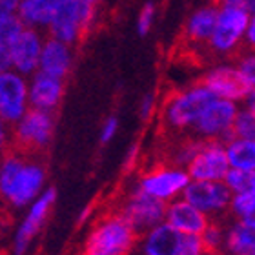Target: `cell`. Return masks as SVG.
Returning <instances> with one entry per match:
<instances>
[{
  "instance_id": "obj_9",
  "label": "cell",
  "mask_w": 255,
  "mask_h": 255,
  "mask_svg": "<svg viewBox=\"0 0 255 255\" xmlns=\"http://www.w3.org/2000/svg\"><path fill=\"white\" fill-rule=\"evenodd\" d=\"M164 212H166L164 202L151 199V197H148L140 190L133 188L129 191V195L121 204V210L117 213L140 237L148 230L155 228L157 224L164 223Z\"/></svg>"
},
{
  "instance_id": "obj_2",
  "label": "cell",
  "mask_w": 255,
  "mask_h": 255,
  "mask_svg": "<svg viewBox=\"0 0 255 255\" xmlns=\"http://www.w3.org/2000/svg\"><path fill=\"white\" fill-rule=\"evenodd\" d=\"M217 18L208 48L215 55H234L245 44V31L254 20V11H250L239 0H219Z\"/></svg>"
},
{
  "instance_id": "obj_3",
  "label": "cell",
  "mask_w": 255,
  "mask_h": 255,
  "mask_svg": "<svg viewBox=\"0 0 255 255\" xmlns=\"http://www.w3.org/2000/svg\"><path fill=\"white\" fill-rule=\"evenodd\" d=\"M137 245V232L119 213H110L93 224L80 255H129Z\"/></svg>"
},
{
  "instance_id": "obj_14",
  "label": "cell",
  "mask_w": 255,
  "mask_h": 255,
  "mask_svg": "<svg viewBox=\"0 0 255 255\" xmlns=\"http://www.w3.org/2000/svg\"><path fill=\"white\" fill-rule=\"evenodd\" d=\"M202 84L212 91L215 99H223V101L235 102V104H243L248 97L255 93V90L248 88L241 80L234 64H221L206 71Z\"/></svg>"
},
{
  "instance_id": "obj_39",
  "label": "cell",
  "mask_w": 255,
  "mask_h": 255,
  "mask_svg": "<svg viewBox=\"0 0 255 255\" xmlns=\"http://www.w3.org/2000/svg\"><path fill=\"white\" fill-rule=\"evenodd\" d=\"M239 2H243V4H245L250 11L255 9V0H239Z\"/></svg>"
},
{
  "instance_id": "obj_17",
  "label": "cell",
  "mask_w": 255,
  "mask_h": 255,
  "mask_svg": "<svg viewBox=\"0 0 255 255\" xmlns=\"http://www.w3.org/2000/svg\"><path fill=\"white\" fill-rule=\"evenodd\" d=\"M210 221L212 219L199 212L195 206H191L182 197L166 204L164 223L179 235H201Z\"/></svg>"
},
{
  "instance_id": "obj_33",
  "label": "cell",
  "mask_w": 255,
  "mask_h": 255,
  "mask_svg": "<svg viewBox=\"0 0 255 255\" xmlns=\"http://www.w3.org/2000/svg\"><path fill=\"white\" fill-rule=\"evenodd\" d=\"M119 129V119L117 117H108L101 128V142H110Z\"/></svg>"
},
{
  "instance_id": "obj_24",
  "label": "cell",
  "mask_w": 255,
  "mask_h": 255,
  "mask_svg": "<svg viewBox=\"0 0 255 255\" xmlns=\"http://www.w3.org/2000/svg\"><path fill=\"white\" fill-rule=\"evenodd\" d=\"M228 212L237 221H255V190L234 193L230 199Z\"/></svg>"
},
{
  "instance_id": "obj_35",
  "label": "cell",
  "mask_w": 255,
  "mask_h": 255,
  "mask_svg": "<svg viewBox=\"0 0 255 255\" xmlns=\"http://www.w3.org/2000/svg\"><path fill=\"white\" fill-rule=\"evenodd\" d=\"M18 4H20V0H0V20L16 16Z\"/></svg>"
},
{
  "instance_id": "obj_38",
  "label": "cell",
  "mask_w": 255,
  "mask_h": 255,
  "mask_svg": "<svg viewBox=\"0 0 255 255\" xmlns=\"http://www.w3.org/2000/svg\"><path fill=\"white\" fill-rule=\"evenodd\" d=\"M9 68V55H7V49H0V73L7 71Z\"/></svg>"
},
{
  "instance_id": "obj_32",
  "label": "cell",
  "mask_w": 255,
  "mask_h": 255,
  "mask_svg": "<svg viewBox=\"0 0 255 255\" xmlns=\"http://www.w3.org/2000/svg\"><path fill=\"white\" fill-rule=\"evenodd\" d=\"M155 16H157V5H155L153 2L144 4L142 9H140V13H138V18H137L138 35H148L149 29L153 27Z\"/></svg>"
},
{
  "instance_id": "obj_25",
  "label": "cell",
  "mask_w": 255,
  "mask_h": 255,
  "mask_svg": "<svg viewBox=\"0 0 255 255\" xmlns=\"http://www.w3.org/2000/svg\"><path fill=\"white\" fill-rule=\"evenodd\" d=\"M232 137L255 138V108L239 104L232 124Z\"/></svg>"
},
{
  "instance_id": "obj_12",
  "label": "cell",
  "mask_w": 255,
  "mask_h": 255,
  "mask_svg": "<svg viewBox=\"0 0 255 255\" xmlns=\"http://www.w3.org/2000/svg\"><path fill=\"white\" fill-rule=\"evenodd\" d=\"M230 166L221 140H201L195 157L186 166L190 181H223Z\"/></svg>"
},
{
  "instance_id": "obj_34",
  "label": "cell",
  "mask_w": 255,
  "mask_h": 255,
  "mask_svg": "<svg viewBox=\"0 0 255 255\" xmlns=\"http://www.w3.org/2000/svg\"><path fill=\"white\" fill-rule=\"evenodd\" d=\"M155 108H157V97H155L153 93H148V95H144V99L140 101L138 113H140V117L146 121V119H149L155 113Z\"/></svg>"
},
{
  "instance_id": "obj_6",
  "label": "cell",
  "mask_w": 255,
  "mask_h": 255,
  "mask_svg": "<svg viewBox=\"0 0 255 255\" xmlns=\"http://www.w3.org/2000/svg\"><path fill=\"white\" fill-rule=\"evenodd\" d=\"M55 117L53 113L40 110H27L13 126H11V142L13 149L26 155H38L48 148L53 137Z\"/></svg>"
},
{
  "instance_id": "obj_28",
  "label": "cell",
  "mask_w": 255,
  "mask_h": 255,
  "mask_svg": "<svg viewBox=\"0 0 255 255\" xmlns=\"http://www.w3.org/2000/svg\"><path fill=\"white\" fill-rule=\"evenodd\" d=\"M224 232L226 230L217 221H210L206 228L202 230V234L199 237H201L202 245H204L208 254H221L224 246Z\"/></svg>"
},
{
  "instance_id": "obj_1",
  "label": "cell",
  "mask_w": 255,
  "mask_h": 255,
  "mask_svg": "<svg viewBox=\"0 0 255 255\" xmlns=\"http://www.w3.org/2000/svg\"><path fill=\"white\" fill-rule=\"evenodd\" d=\"M46 166L37 155L5 149L0 162V197L11 208H27L46 190Z\"/></svg>"
},
{
  "instance_id": "obj_41",
  "label": "cell",
  "mask_w": 255,
  "mask_h": 255,
  "mask_svg": "<svg viewBox=\"0 0 255 255\" xmlns=\"http://www.w3.org/2000/svg\"><path fill=\"white\" fill-rule=\"evenodd\" d=\"M90 2H95V4H99V2H101V0H90Z\"/></svg>"
},
{
  "instance_id": "obj_23",
  "label": "cell",
  "mask_w": 255,
  "mask_h": 255,
  "mask_svg": "<svg viewBox=\"0 0 255 255\" xmlns=\"http://www.w3.org/2000/svg\"><path fill=\"white\" fill-rule=\"evenodd\" d=\"M224 151L232 170L255 171V138L232 137L224 142Z\"/></svg>"
},
{
  "instance_id": "obj_4",
  "label": "cell",
  "mask_w": 255,
  "mask_h": 255,
  "mask_svg": "<svg viewBox=\"0 0 255 255\" xmlns=\"http://www.w3.org/2000/svg\"><path fill=\"white\" fill-rule=\"evenodd\" d=\"M97 5L90 0H59L49 22V37L73 48L88 35L97 18Z\"/></svg>"
},
{
  "instance_id": "obj_8",
  "label": "cell",
  "mask_w": 255,
  "mask_h": 255,
  "mask_svg": "<svg viewBox=\"0 0 255 255\" xmlns=\"http://www.w3.org/2000/svg\"><path fill=\"white\" fill-rule=\"evenodd\" d=\"M239 104L223 99H215L208 104V108L201 113L195 124L191 126V137L199 140H221L226 142L232 138V124Z\"/></svg>"
},
{
  "instance_id": "obj_36",
  "label": "cell",
  "mask_w": 255,
  "mask_h": 255,
  "mask_svg": "<svg viewBox=\"0 0 255 255\" xmlns=\"http://www.w3.org/2000/svg\"><path fill=\"white\" fill-rule=\"evenodd\" d=\"M9 144H11V128L0 121V149L5 151Z\"/></svg>"
},
{
  "instance_id": "obj_15",
  "label": "cell",
  "mask_w": 255,
  "mask_h": 255,
  "mask_svg": "<svg viewBox=\"0 0 255 255\" xmlns=\"http://www.w3.org/2000/svg\"><path fill=\"white\" fill-rule=\"evenodd\" d=\"M44 37L37 29L24 27L15 42L7 49L9 55V68L22 77H31L38 69V59L42 51Z\"/></svg>"
},
{
  "instance_id": "obj_26",
  "label": "cell",
  "mask_w": 255,
  "mask_h": 255,
  "mask_svg": "<svg viewBox=\"0 0 255 255\" xmlns=\"http://www.w3.org/2000/svg\"><path fill=\"white\" fill-rule=\"evenodd\" d=\"M201 146V140L195 137H186L184 140H179V142L173 146L170 153V164L173 166H179V168H184L186 170V166L191 162V159L195 157L197 149Z\"/></svg>"
},
{
  "instance_id": "obj_30",
  "label": "cell",
  "mask_w": 255,
  "mask_h": 255,
  "mask_svg": "<svg viewBox=\"0 0 255 255\" xmlns=\"http://www.w3.org/2000/svg\"><path fill=\"white\" fill-rule=\"evenodd\" d=\"M22 29L24 26L16 16L0 20V49H9V46L18 38Z\"/></svg>"
},
{
  "instance_id": "obj_40",
  "label": "cell",
  "mask_w": 255,
  "mask_h": 255,
  "mask_svg": "<svg viewBox=\"0 0 255 255\" xmlns=\"http://www.w3.org/2000/svg\"><path fill=\"white\" fill-rule=\"evenodd\" d=\"M2 155H4V151H2V149H0V162H2Z\"/></svg>"
},
{
  "instance_id": "obj_22",
  "label": "cell",
  "mask_w": 255,
  "mask_h": 255,
  "mask_svg": "<svg viewBox=\"0 0 255 255\" xmlns=\"http://www.w3.org/2000/svg\"><path fill=\"white\" fill-rule=\"evenodd\" d=\"M217 18V5H202L188 16L184 37L190 44H208Z\"/></svg>"
},
{
  "instance_id": "obj_19",
  "label": "cell",
  "mask_w": 255,
  "mask_h": 255,
  "mask_svg": "<svg viewBox=\"0 0 255 255\" xmlns=\"http://www.w3.org/2000/svg\"><path fill=\"white\" fill-rule=\"evenodd\" d=\"M179 239L181 235L175 230L170 228L166 223H160L140 235L138 245L142 255H177Z\"/></svg>"
},
{
  "instance_id": "obj_29",
  "label": "cell",
  "mask_w": 255,
  "mask_h": 255,
  "mask_svg": "<svg viewBox=\"0 0 255 255\" xmlns=\"http://www.w3.org/2000/svg\"><path fill=\"white\" fill-rule=\"evenodd\" d=\"M235 71L248 88L255 90V55L252 51H245L237 62L234 64Z\"/></svg>"
},
{
  "instance_id": "obj_20",
  "label": "cell",
  "mask_w": 255,
  "mask_h": 255,
  "mask_svg": "<svg viewBox=\"0 0 255 255\" xmlns=\"http://www.w3.org/2000/svg\"><path fill=\"white\" fill-rule=\"evenodd\" d=\"M57 4L59 0H20L16 9V18L22 22L24 27L40 31L49 26Z\"/></svg>"
},
{
  "instance_id": "obj_5",
  "label": "cell",
  "mask_w": 255,
  "mask_h": 255,
  "mask_svg": "<svg viewBox=\"0 0 255 255\" xmlns=\"http://www.w3.org/2000/svg\"><path fill=\"white\" fill-rule=\"evenodd\" d=\"M213 101V93L202 82L175 91L164 101L162 123L171 131H190L197 119L201 117V113Z\"/></svg>"
},
{
  "instance_id": "obj_11",
  "label": "cell",
  "mask_w": 255,
  "mask_h": 255,
  "mask_svg": "<svg viewBox=\"0 0 255 255\" xmlns=\"http://www.w3.org/2000/svg\"><path fill=\"white\" fill-rule=\"evenodd\" d=\"M55 201H57V191L55 188H46L35 201L27 206V212L22 219L20 226L16 228L15 239H13V254L15 255H24L33 243V239L37 237L44 223L48 221L51 208H53Z\"/></svg>"
},
{
  "instance_id": "obj_42",
  "label": "cell",
  "mask_w": 255,
  "mask_h": 255,
  "mask_svg": "<svg viewBox=\"0 0 255 255\" xmlns=\"http://www.w3.org/2000/svg\"><path fill=\"white\" fill-rule=\"evenodd\" d=\"M206 255H224V254H206Z\"/></svg>"
},
{
  "instance_id": "obj_18",
  "label": "cell",
  "mask_w": 255,
  "mask_h": 255,
  "mask_svg": "<svg viewBox=\"0 0 255 255\" xmlns=\"http://www.w3.org/2000/svg\"><path fill=\"white\" fill-rule=\"evenodd\" d=\"M73 60L75 55L71 46L48 37L44 38L37 71H42L46 75L66 80V77H68L71 68H73Z\"/></svg>"
},
{
  "instance_id": "obj_16",
  "label": "cell",
  "mask_w": 255,
  "mask_h": 255,
  "mask_svg": "<svg viewBox=\"0 0 255 255\" xmlns=\"http://www.w3.org/2000/svg\"><path fill=\"white\" fill-rule=\"evenodd\" d=\"M64 91L66 82L62 79L46 75L42 71H35L27 79V102L31 110L53 113L62 102Z\"/></svg>"
},
{
  "instance_id": "obj_10",
  "label": "cell",
  "mask_w": 255,
  "mask_h": 255,
  "mask_svg": "<svg viewBox=\"0 0 255 255\" xmlns=\"http://www.w3.org/2000/svg\"><path fill=\"white\" fill-rule=\"evenodd\" d=\"M182 199L215 221L219 215L228 212L232 193L223 181H190L182 191Z\"/></svg>"
},
{
  "instance_id": "obj_7",
  "label": "cell",
  "mask_w": 255,
  "mask_h": 255,
  "mask_svg": "<svg viewBox=\"0 0 255 255\" xmlns=\"http://www.w3.org/2000/svg\"><path fill=\"white\" fill-rule=\"evenodd\" d=\"M188 182L190 177L184 168L173 164H159L142 173L135 188L151 199L168 204L182 197V191L188 186Z\"/></svg>"
},
{
  "instance_id": "obj_27",
  "label": "cell",
  "mask_w": 255,
  "mask_h": 255,
  "mask_svg": "<svg viewBox=\"0 0 255 255\" xmlns=\"http://www.w3.org/2000/svg\"><path fill=\"white\" fill-rule=\"evenodd\" d=\"M224 186L228 188L230 193H243V191L255 190V171H243V170H232L223 179Z\"/></svg>"
},
{
  "instance_id": "obj_31",
  "label": "cell",
  "mask_w": 255,
  "mask_h": 255,
  "mask_svg": "<svg viewBox=\"0 0 255 255\" xmlns=\"http://www.w3.org/2000/svg\"><path fill=\"white\" fill-rule=\"evenodd\" d=\"M206 248L199 235H181L177 255H206Z\"/></svg>"
},
{
  "instance_id": "obj_13",
  "label": "cell",
  "mask_w": 255,
  "mask_h": 255,
  "mask_svg": "<svg viewBox=\"0 0 255 255\" xmlns=\"http://www.w3.org/2000/svg\"><path fill=\"white\" fill-rule=\"evenodd\" d=\"M27 110V77L13 69L0 73V121L11 128Z\"/></svg>"
},
{
  "instance_id": "obj_37",
  "label": "cell",
  "mask_w": 255,
  "mask_h": 255,
  "mask_svg": "<svg viewBox=\"0 0 255 255\" xmlns=\"http://www.w3.org/2000/svg\"><path fill=\"white\" fill-rule=\"evenodd\" d=\"M245 44L248 46V48H254V44H255V20H252L250 26L246 27V31H245Z\"/></svg>"
},
{
  "instance_id": "obj_21",
  "label": "cell",
  "mask_w": 255,
  "mask_h": 255,
  "mask_svg": "<svg viewBox=\"0 0 255 255\" xmlns=\"http://www.w3.org/2000/svg\"><path fill=\"white\" fill-rule=\"evenodd\" d=\"M228 255H255V221H235L224 232Z\"/></svg>"
}]
</instances>
